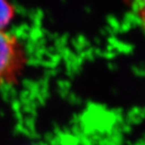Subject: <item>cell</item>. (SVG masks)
<instances>
[{
    "mask_svg": "<svg viewBox=\"0 0 145 145\" xmlns=\"http://www.w3.org/2000/svg\"><path fill=\"white\" fill-rule=\"evenodd\" d=\"M30 51L25 39L13 30H0V89L16 82L25 72Z\"/></svg>",
    "mask_w": 145,
    "mask_h": 145,
    "instance_id": "6da1fadb",
    "label": "cell"
},
{
    "mask_svg": "<svg viewBox=\"0 0 145 145\" xmlns=\"http://www.w3.org/2000/svg\"><path fill=\"white\" fill-rule=\"evenodd\" d=\"M131 3L137 23L145 35V0H132Z\"/></svg>",
    "mask_w": 145,
    "mask_h": 145,
    "instance_id": "3957f363",
    "label": "cell"
},
{
    "mask_svg": "<svg viewBox=\"0 0 145 145\" xmlns=\"http://www.w3.org/2000/svg\"><path fill=\"white\" fill-rule=\"evenodd\" d=\"M19 11L14 0H0V30H13Z\"/></svg>",
    "mask_w": 145,
    "mask_h": 145,
    "instance_id": "7a4b0ae2",
    "label": "cell"
}]
</instances>
